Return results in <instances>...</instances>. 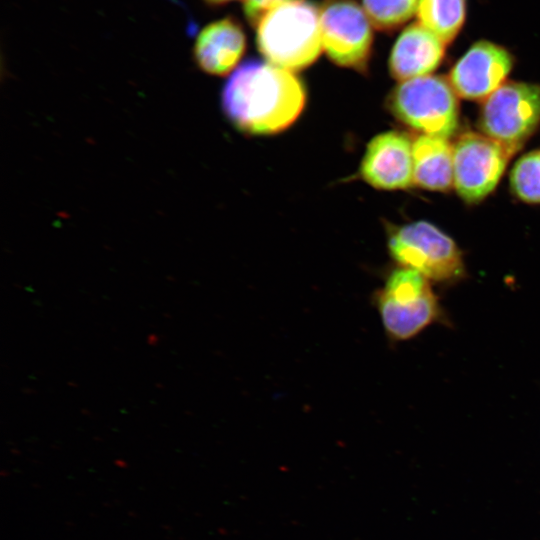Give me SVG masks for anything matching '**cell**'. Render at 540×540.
Instances as JSON below:
<instances>
[{
    "label": "cell",
    "mask_w": 540,
    "mask_h": 540,
    "mask_svg": "<svg viewBox=\"0 0 540 540\" xmlns=\"http://www.w3.org/2000/svg\"><path fill=\"white\" fill-rule=\"evenodd\" d=\"M320 26L323 50L334 63L358 71L367 68L373 33L363 7L354 0H325Z\"/></svg>",
    "instance_id": "52a82bcc"
},
{
    "label": "cell",
    "mask_w": 540,
    "mask_h": 540,
    "mask_svg": "<svg viewBox=\"0 0 540 540\" xmlns=\"http://www.w3.org/2000/svg\"><path fill=\"white\" fill-rule=\"evenodd\" d=\"M361 176L378 189H404L414 184L413 142L403 133L389 131L374 137L361 163Z\"/></svg>",
    "instance_id": "30bf717a"
},
{
    "label": "cell",
    "mask_w": 540,
    "mask_h": 540,
    "mask_svg": "<svg viewBox=\"0 0 540 540\" xmlns=\"http://www.w3.org/2000/svg\"><path fill=\"white\" fill-rule=\"evenodd\" d=\"M257 46L269 63L289 71L311 65L323 50L320 8L309 0H291L257 24Z\"/></svg>",
    "instance_id": "3957f363"
},
{
    "label": "cell",
    "mask_w": 540,
    "mask_h": 540,
    "mask_svg": "<svg viewBox=\"0 0 540 540\" xmlns=\"http://www.w3.org/2000/svg\"><path fill=\"white\" fill-rule=\"evenodd\" d=\"M291 0H243L244 14L252 26L270 11Z\"/></svg>",
    "instance_id": "e0dca14e"
},
{
    "label": "cell",
    "mask_w": 540,
    "mask_h": 540,
    "mask_svg": "<svg viewBox=\"0 0 540 540\" xmlns=\"http://www.w3.org/2000/svg\"><path fill=\"white\" fill-rule=\"evenodd\" d=\"M479 124L484 135L514 154L540 125V85L505 82L483 101Z\"/></svg>",
    "instance_id": "8992f818"
},
{
    "label": "cell",
    "mask_w": 540,
    "mask_h": 540,
    "mask_svg": "<svg viewBox=\"0 0 540 540\" xmlns=\"http://www.w3.org/2000/svg\"><path fill=\"white\" fill-rule=\"evenodd\" d=\"M467 13L466 0H419L418 22L446 45L462 30Z\"/></svg>",
    "instance_id": "5bb4252c"
},
{
    "label": "cell",
    "mask_w": 540,
    "mask_h": 540,
    "mask_svg": "<svg viewBox=\"0 0 540 540\" xmlns=\"http://www.w3.org/2000/svg\"><path fill=\"white\" fill-rule=\"evenodd\" d=\"M511 155L498 142L475 132L453 145V187L468 203L486 198L499 183Z\"/></svg>",
    "instance_id": "ba28073f"
},
{
    "label": "cell",
    "mask_w": 540,
    "mask_h": 540,
    "mask_svg": "<svg viewBox=\"0 0 540 540\" xmlns=\"http://www.w3.org/2000/svg\"><path fill=\"white\" fill-rule=\"evenodd\" d=\"M245 48L246 36L241 24L225 17L200 30L192 54L200 70L212 76H225L237 66Z\"/></svg>",
    "instance_id": "8fae6325"
},
{
    "label": "cell",
    "mask_w": 540,
    "mask_h": 540,
    "mask_svg": "<svg viewBox=\"0 0 540 540\" xmlns=\"http://www.w3.org/2000/svg\"><path fill=\"white\" fill-rule=\"evenodd\" d=\"M419 0H363V9L372 25L381 31H393L417 12Z\"/></svg>",
    "instance_id": "9a60e30c"
},
{
    "label": "cell",
    "mask_w": 540,
    "mask_h": 540,
    "mask_svg": "<svg viewBox=\"0 0 540 540\" xmlns=\"http://www.w3.org/2000/svg\"><path fill=\"white\" fill-rule=\"evenodd\" d=\"M458 98L448 78L427 75L401 82L388 102L393 115L408 127L448 139L459 123Z\"/></svg>",
    "instance_id": "5b68a950"
},
{
    "label": "cell",
    "mask_w": 540,
    "mask_h": 540,
    "mask_svg": "<svg viewBox=\"0 0 540 540\" xmlns=\"http://www.w3.org/2000/svg\"><path fill=\"white\" fill-rule=\"evenodd\" d=\"M205 3L209 4V5H222V4H225V3H228L232 0H203Z\"/></svg>",
    "instance_id": "ac0fdd59"
},
{
    "label": "cell",
    "mask_w": 540,
    "mask_h": 540,
    "mask_svg": "<svg viewBox=\"0 0 540 540\" xmlns=\"http://www.w3.org/2000/svg\"><path fill=\"white\" fill-rule=\"evenodd\" d=\"M510 184L520 200L540 204V150L526 153L517 160L510 174Z\"/></svg>",
    "instance_id": "2e32d148"
},
{
    "label": "cell",
    "mask_w": 540,
    "mask_h": 540,
    "mask_svg": "<svg viewBox=\"0 0 540 540\" xmlns=\"http://www.w3.org/2000/svg\"><path fill=\"white\" fill-rule=\"evenodd\" d=\"M513 62L506 48L480 40L453 65L448 80L459 98L484 101L506 82Z\"/></svg>",
    "instance_id": "9c48e42d"
},
{
    "label": "cell",
    "mask_w": 540,
    "mask_h": 540,
    "mask_svg": "<svg viewBox=\"0 0 540 540\" xmlns=\"http://www.w3.org/2000/svg\"><path fill=\"white\" fill-rule=\"evenodd\" d=\"M432 284L421 273L401 266L386 275L373 293V302L389 341H407L435 323L446 322Z\"/></svg>",
    "instance_id": "7a4b0ae2"
},
{
    "label": "cell",
    "mask_w": 540,
    "mask_h": 540,
    "mask_svg": "<svg viewBox=\"0 0 540 540\" xmlns=\"http://www.w3.org/2000/svg\"><path fill=\"white\" fill-rule=\"evenodd\" d=\"M222 108L231 123L250 134H273L290 126L305 104V90L292 71L249 61L230 76Z\"/></svg>",
    "instance_id": "6da1fadb"
},
{
    "label": "cell",
    "mask_w": 540,
    "mask_h": 540,
    "mask_svg": "<svg viewBox=\"0 0 540 540\" xmlns=\"http://www.w3.org/2000/svg\"><path fill=\"white\" fill-rule=\"evenodd\" d=\"M446 44L419 22L407 26L397 38L389 70L400 82L430 75L443 61Z\"/></svg>",
    "instance_id": "7c38bea8"
},
{
    "label": "cell",
    "mask_w": 540,
    "mask_h": 540,
    "mask_svg": "<svg viewBox=\"0 0 540 540\" xmlns=\"http://www.w3.org/2000/svg\"><path fill=\"white\" fill-rule=\"evenodd\" d=\"M414 184L432 191L453 187V145L447 138L421 134L413 141Z\"/></svg>",
    "instance_id": "4fadbf2b"
},
{
    "label": "cell",
    "mask_w": 540,
    "mask_h": 540,
    "mask_svg": "<svg viewBox=\"0 0 540 540\" xmlns=\"http://www.w3.org/2000/svg\"><path fill=\"white\" fill-rule=\"evenodd\" d=\"M388 250L398 266L413 269L432 283L455 284L467 275L463 255L456 242L426 221L391 229Z\"/></svg>",
    "instance_id": "277c9868"
}]
</instances>
